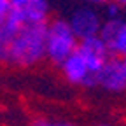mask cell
<instances>
[{
    "instance_id": "cell-3",
    "label": "cell",
    "mask_w": 126,
    "mask_h": 126,
    "mask_svg": "<svg viewBox=\"0 0 126 126\" xmlns=\"http://www.w3.org/2000/svg\"><path fill=\"white\" fill-rule=\"evenodd\" d=\"M79 46V39L68 19L53 18L46 25V60L60 67Z\"/></svg>"
},
{
    "instance_id": "cell-6",
    "label": "cell",
    "mask_w": 126,
    "mask_h": 126,
    "mask_svg": "<svg viewBox=\"0 0 126 126\" xmlns=\"http://www.w3.org/2000/svg\"><path fill=\"white\" fill-rule=\"evenodd\" d=\"M12 14L25 25L47 23L51 14L49 0H11Z\"/></svg>"
},
{
    "instance_id": "cell-12",
    "label": "cell",
    "mask_w": 126,
    "mask_h": 126,
    "mask_svg": "<svg viewBox=\"0 0 126 126\" xmlns=\"http://www.w3.org/2000/svg\"><path fill=\"white\" fill-rule=\"evenodd\" d=\"M86 2L89 5H103L105 2H109V0H86Z\"/></svg>"
},
{
    "instance_id": "cell-9",
    "label": "cell",
    "mask_w": 126,
    "mask_h": 126,
    "mask_svg": "<svg viewBox=\"0 0 126 126\" xmlns=\"http://www.w3.org/2000/svg\"><path fill=\"white\" fill-rule=\"evenodd\" d=\"M121 11L123 7L119 4H116L114 0H109L102 5V16L103 19H114V18H121Z\"/></svg>"
},
{
    "instance_id": "cell-13",
    "label": "cell",
    "mask_w": 126,
    "mask_h": 126,
    "mask_svg": "<svg viewBox=\"0 0 126 126\" xmlns=\"http://www.w3.org/2000/svg\"><path fill=\"white\" fill-rule=\"evenodd\" d=\"M114 2H116V4H119L123 9H126V0H114Z\"/></svg>"
},
{
    "instance_id": "cell-8",
    "label": "cell",
    "mask_w": 126,
    "mask_h": 126,
    "mask_svg": "<svg viewBox=\"0 0 126 126\" xmlns=\"http://www.w3.org/2000/svg\"><path fill=\"white\" fill-rule=\"evenodd\" d=\"M25 23H21L18 18H16V16L12 14V11H11V14L4 21H0V63H5L11 42H12L14 35L18 33V30Z\"/></svg>"
},
{
    "instance_id": "cell-4",
    "label": "cell",
    "mask_w": 126,
    "mask_h": 126,
    "mask_svg": "<svg viewBox=\"0 0 126 126\" xmlns=\"http://www.w3.org/2000/svg\"><path fill=\"white\" fill-rule=\"evenodd\" d=\"M68 23L77 35L79 40L89 39L94 35H100V30L103 25V16L96 9V5H82L77 7L68 18Z\"/></svg>"
},
{
    "instance_id": "cell-1",
    "label": "cell",
    "mask_w": 126,
    "mask_h": 126,
    "mask_svg": "<svg viewBox=\"0 0 126 126\" xmlns=\"http://www.w3.org/2000/svg\"><path fill=\"white\" fill-rule=\"evenodd\" d=\"M110 58V53L100 35L79 40L77 49L63 60L60 65L63 79L77 88L93 89L98 84V75L105 65V61Z\"/></svg>"
},
{
    "instance_id": "cell-10",
    "label": "cell",
    "mask_w": 126,
    "mask_h": 126,
    "mask_svg": "<svg viewBox=\"0 0 126 126\" xmlns=\"http://www.w3.org/2000/svg\"><path fill=\"white\" fill-rule=\"evenodd\" d=\"M33 126H75L74 123L67 121H47V119H37L33 121Z\"/></svg>"
},
{
    "instance_id": "cell-7",
    "label": "cell",
    "mask_w": 126,
    "mask_h": 126,
    "mask_svg": "<svg viewBox=\"0 0 126 126\" xmlns=\"http://www.w3.org/2000/svg\"><path fill=\"white\" fill-rule=\"evenodd\" d=\"M100 37L103 39L109 53L117 58H126V19H103Z\"/></svg>"
},
{
    "instance_id": "cell-11",
    "label": "cell",
    "mask_w": 126,
    "mask_h": 126,
    "mask_svg": "<svg viewBox=\"0 0 126 126\" xmlns=\"http://www.w3.org/2000/svg\"><path fill=\"white\" fill-rule=\"evenodd\" d=\"M11 0H0V21H4L7 16L11 14Z\"/></svg>"
},
{
    "instance_id": "cell-2",
    "label": "cell",
    "mask_w": 126,
    "mask_h": 126,
    "mask_svg": "<svg viewBox=\"0 0 126 126\" xmlns=\"http://www.w3.org/2000/svg\"><path fill=\"white\" fill-rule=\"evenodd\" d=\"M46 25H23L14 35L5 63L18 68L37 67L46 60Z\"/></svg>"
},
{
    "instance_id": "cell-14",
    "label": "cell",
    "mask_w": 126,
    "mask_h": 126,
    "mask_svg": "<svg viewBox=\"0 0 126 126\" xmlns=\"http://www.w3.org/2000/svg\"><path fill=\"white\" fill-rule=\"evenodd\" d=\"M93 126H114V124H109V123H96V124H93Z\"/></svg>"
},
{
    "instance_id": "cell-5",
    "label": "cell",
    "mask_w": 126,
    "mask_h": 126,
    "mask_svg": "<svg viewBox=\"0 0 126 126\" xmlns=\"http://www.w3.org/2000/svg\"><path fill=\"white\" fill-rule=\"evenodd\" d=\"M102 91L109 94H123L126 93V61L124 58L112 56L105 61V65L98 75V84Z\"/></svg>"
},
{
    "instance_id": "cell-15",
    "label": "cell",
    "mask_w": 126,
    "mask_h": 126,
    "mask_svg": "<svg viewBox=\"0 0 126 126\" xmlns=\"http://www.w3.org/2000/svg\"><path fill=\"white\" fill-rule=\"evenodd\" d=\"M124 61H126V58H124Z\"/></svg>"
}]
</instances>
